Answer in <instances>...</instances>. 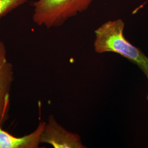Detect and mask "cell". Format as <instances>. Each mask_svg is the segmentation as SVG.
Masks as SVG:
<instances>
[{"instance_id":"cell-1","label":"cell","mask_w":148,"mask_h":148,"mask_svg":"<svg viewBox=\"0 0 148 148\" xmlns=\"http://www.w3.org/2000/svg\"><path fill=\"white\" fill-rule=\"evenodd\" d=\"M124 27L125 23L121 19L103 23L95 32V51L99 54L113 52L121 55L137 65L148 80V57L125 38Z\"/></svg>"},{"instance_id":"cell-2","label":"cell","mask_w":148,"mask_h":148,"mask_svg":"<svg viewBox=\"0 0 148 148\" xmlns=\"http://www.w3.org/2000/svg\"><path fill=\"white\" fill-rule=\"evenodd\" d=\"M94 0H37L33 3L32 19L48 29L63 25L69 19L82 13Z\"/></svg>"},{"instance_id":"cell-3","label":"cell","mask_w":148,"mask_h":148,"mask_svg":"<svg viewBox=\"0 0 148 148\" xmlns=\"http://www.w3.org/2000/svg\"><path fill=\"white\" fill-rule=\"evenodd\" d=\"M14 70L7 58L5 43L0 40V126L3 127L10 116L11 88Z\"/></svg>"},{"instance_id":"cell-4","label":"cell","mask_w":148,"mask_h":148,"mask_svg":"<svg viewBox=\"0 0 148 148\" xmlns=\"http://www.w3.org/2000/svg\"><path fill=\"white\" fill-rule=\"evenodd\" d=\"M41 143H47L54 148H85L77 133L70 132L64 128L51 115L43 130Z\"/></svg>"},{"instance_id":"cell-5","label":"cell","mask_w":148,"mask_h":148,"mask_svg":"<svg viewBox=\"0 0 148 148\" xmlns=\"http://www.w3.org/2000/svg\"><path fill=\"white\" fill-rule=\"evenodd\" d=\"M46 122H40L35 130L21 137H16L0 126V148H38Z\"/></svg>"},{"instance_id":"cell-6","label":"cell","mask_w":148,"mask_h":148,"mask_svg":"<svg viewBox=\"0 0 148 148\" xmlns=\"http://www.w3.org/2000/svg\"><path fill=\"white\" fill-rule=\"evenodd\" d=\"M26 2L27 0H0V19Z\"/></svg>"},{"instance_id":"cell-7","label":"cell","mask_w":148,"mask_h":148,"mask_svg":"<svg viewBox=\"0 0 148 148\" xmlns=\"http://www.w3.org/2000/svg\"><path fill=\"white\" fill-rule=\"evenodd\" d=\"M148 2V0H147V1H145V2H144V3H143V5H140V6H139V7H138V8H137V9H136V10H135V11H134V12H133V13H135V12H137V11L138 10H139V9H140V8H142V7H143V5H145V4H146V3H147V2Z\"/></svg>"}]
</instances>
